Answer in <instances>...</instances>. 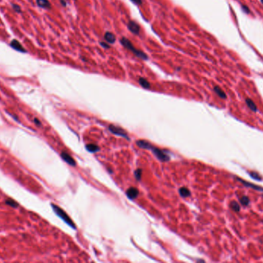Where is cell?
Returning <instances> with one entry per match:
<instances>
[{
    "instance_id": "cell-1",
    "label": "cell",
    "mask_w": 263,
    "mask_h": 263,
    "mask_svg": "<svg viewBox=\"0 0 263 263\" xmlns=\"http://www.w3.org/2000/svg\"><path fill=\"white\" fill-rule=\"evenodd\" d=\"M138 145H139V147L141 148L152 150V153L154 154L157 157V158L161 161L166 162V161H169L170 157L166 152H165V151L161 149H159L157 147H153L152 144H150L148 142L146 141H140L139 143H138Z\"/></svg>"
},
{
    "instance_id": "cell-2",
    "label": "cell",
    "mask_w": 263,
    "mask_h": 263,
    "mask_svg": "<svg viewBox=\"0 0 263 263\" xmlns=\"http://www.w3.org/2000/svg\"><path fill=\"white\" fill-rule=\"evenodd\" d=\"M120 43H121L122 45L127 49L129 51H130L131 53H133L135 57L140 58V59H143V60H147L148 59V56L146 53H145L144 52L141 51L140 49H138L135 47L133 44L132 43V42L130 40L127 39L125 37H122L120 39Z\"/></svg>"
},
{
    "instance_id": "cell-3",
    "label": "cell",
    "mask_w": 263,
    "mask_h": 263,
    "mask_svg": "<svg viewBox=\"0 0 263 263\" xmlns=\"http://www.w3.org/2000/svg\"><path fill=\"white\" fill-rule=\"evenodd\" d=\"M51 206H52V208H53V211L55 212V214H56L59 217V218H62V219H63V220L64 221V222H66V224H68V225L71 226L72 228L76 229V226H75V224L73 223V222L72 221V219H71V218L68 217V214H66V212H64V211H63L62 208H59V207L57 206V205H55V204H51Z\"/></svg>"
},
{
    "instance_id": "cell-4",
    "label": "cell",
    "mask_w": 263,
    "mask_h": 263,
    "mask_svg": "<svg viewBox=\"0 0 263 263\" xmlns=\"http://www.w3.org/2000/svg\"><path fill=\"white\" fill-rule=\"evenodd\" d=\"M109 130L112 133V134H115V135H118V136H120V137H123V138H125L129 140V137L127 136L126 132L123 129H122L121 128H119V127H116L115 125H109Z\"/></svg>"
},
{
    "instance_id": "cell-5",
    "label": "cell",
    "mask_w": 263,
    "mask_h": 263,
    "mask_svg": "<svg viewBox=\"0 0 263 263\" xmlns=\"http://www.w3.org/2000/svg\"><path fill=\"white\" fill-rule=\"evenodd\" d=\"M127 27L129 31L135 35H138L140 33V26L136 22L133 21V20H129L127 23Z\"/></svg>"
},
{
    "instance_id": "cell-6",
    "label": "cell",
    "mask_w": 263,
    "mask_h": 263,
    "mask_svg": "<svg viewBox=\"0 0 263 263\" xmlns=\"http://www.w3.org/2000/svg\"><path fill=\"white\" fill-rule=\"evenodd\" d=\"M10 46L11 47L13 48L14 49H16L17 51L22 52V53H26V50L25 49V48L21 45V43L19 42L16 40V39H13L12 40V42L10 43Z\"/></svg>"
},
{
    "instance_id": "cell-7",
    "label": "cell",
    "mask_w": 263,
    "mask_h": 263,
    "mask_svg": "<svg viewBox=\"0 0 263 263\" xmlns=\"http://www.w3.org/2000/svg\"><path fill=\"white\" fill-rule=\"evenodd\" d=\"M61 157L63 159V161H65L66 163H68L69 165H72V166H75L76 165V161L75 160L71 157L68 154L66 153V152H62L61 154Z\"/></svg>"
},
{
    "instance_id": "cell-8",
    "label": "cell",
    "mask_w": 263,
    "mask_h": 263,
    "mask_svg": "<svg viewBox=\"0 0 263 263\" xmlns=\"http://www.w3.org/2000/svg\"><path fill=\"white\" fill-rule=\"evenodd\" d=\"M104 39L109 44H113L116 41V37H115V34H113L112 33H110V32H106L105 33V35H104Z\"/></svg>"
},
{
    "instance_id": "cell-9",
    "label": "cell",
    "mask_w": 263,
    "mask_h": 263,
    "mask_svg": "<svg viewBox=\"0 0 263 263\" xmlns=\"http://www.w3.org/2000/svg\"><path fill=\"white\" fill-rule=\"evenodd\" d=\"M138 194V191L135 188H130L126 191V195L129 199H136Z\"/></svg>"
},
{
    "instance_id": "cell-10",
    "label": "cell",
    "mask_w": 263,
    "mask_h": 263,
    "mask_svg": "<svg viewBox=\"0 0 263 263\" xmlns=\"http://www.w3.org/2000/svg\"><path fill=\"white\" fill-rule=\"evenodd\" d=\"M36 4L41 8L49 9L51 8V3L48 0H36Z\"/></svg>"
},
{
    "instance_id": "cell-11",
    "label": "cell",
    "mask_w": 263,
    "mask_h": 263,
    "mask_svg": "<svg viewBox=\"0 0 263 263\" xmlns=\"http://www.w3.org/2000/svg\"><path fill=\"white\" fill-rule=\"evenodd\" d=\"M138 83L145 89H149L151 86L149 82L146 78H144V77H139V79H138Z\"/></svg>"
},
{
    "instance_id": "cell-12",
    "label": "cell",
    "mask_w": 263,
    "mask_h": 263,
    "mask_svg": "<svg viewBox=\"0 0 263 263\" xmlns=\"http://www.w3.org/2000/svg\"><path fill=\"white\" fill-rule=\"evenodd\" d=\"M214 91L215 92L217 95H218L219 97H221L222 99H226L227 98V96H226V93L224 91H222V89L218 86H214Z\"/></svg>"
},
{
    "instance_id": "cell-13",
    "label": "cell",
    "mask_w": 263,
    "mask_h": 263,
    "mask_svg": "<svg viewBox=\"0 0 263 263\" xmlns=\"http://www.w3.org/2000/svg\"><path fill=\"white\" fill-rule=\"evenodd\" d=\"M246 103L250 110H252V111H254V112H257V110H258L257 107H256V105H255V103H254L253 101L251 100V99H249V98L246 99Z\"/></svg>"
},
{
    "instance_id": "cell-14",
    "label": "cell",
    "mask_w": 263,
    "mask_h": 263,
    "mask_svg": "<svg viewBox=\"0 0 263 263\" xmlns=\"http://www.w3.org/2000/svg\"><path fill=\"white\" fill-rule=\"evenodd\" d=\"M238 180H239V181H241V182H242V184H243V185H245V186H246V187H250V188H252L255 189V190L261 191H263V188H262V187L257 186V185H251V184H249V183L247 182V181H243V180H242V179L238 178Z\"/></svg>"
},
{
    "instance_id": "cell-15",
    "label": "cell",
    "mask_w": 263,
    "mask_h": 263,
    "mask_svg": "<svg viewBox=\"0 0 263 263\" xmlns=\"http://www.w3.org/2000/svg\"><path fill=\"white\" fill-rule=\"evenodd\" d=\"M179 192L180 195H181L182 197H183V198H186V197L190 196V194H191L190 191H189L188 188H185V187L181 188L179 190Z\"/></svg>"
},
{
    "instance_id": "cell-16",
    "label": "cell",
    "mask_w": 263,
    "mask_h": 263,
    "mask_svg": "<svg viewBox=\"0 0 263 263\" xmlns=\"http://www.w3.org/2000/svg\"><path fill=\"white\" fill-rule=\"evenodd\" d=\"M86 149L91 153H96V152L99 151V147L96 144H88V145H86Z\"/></svg>"
},
{
    "instance_id": "cell-17",
    "label": "cell",
    "mask_w": 263,
    "mask_h": 263,
    "mask_svg": "<svg viewBox=\"0 0 263 263\" xmlns=\"http://www.w3.org/2000/svg\"><path fill=\"white\" fill-rule=\"evenodd\" d=\"M230 208L236 212H239L240 211V209H241L239 204L236 202V201H234L230 203Z\"/></svg>"
},
{
    "instance_id": "cell-18",
    "label": "cell",
    "mask_w": 263,
    "mask_h": 263,
    "mask_svg": "<svg viewBox=\"0 0 263 263\" xmlns=\"http://www.w3.org/2000/svg\"><path fill=\"white\" fill-rule=\"evenodd\" d=\"M5 202H6V204H8V205L12 207V208H17L19 206V204L16 202V201L12 199H7Z\"/></svg>"
},
{
    "instance_id": "cell-19",
    "label": "cell",
    "mask_w": 263,
    "mask_h": 263,
    "mask_svg": "<svg viewBox=\"0 0 263 263\" xmlns=\"http://www.w3.org/2000/svg\"><path fill=\"white\" fill-rule=\"evenodd\" d=\"M239 201H240V203L242 204V205H244V206H247V205H249L250 203L249 199V197H247V196L241 197L239 199Z\"/></svg>"
},
{
    "instance_id": "cell-20",
    "label": "cell",
    "mask_w": 263,
    "mask_h": 263,
    "mask_svg": "<svg viewBox=\"0 0 263 263\" xmlns=\"http://www.w3.org/2000/svg\"><path fill=\"white\" fill-rule=\"evenodd\" d=\"M249 175L251 176V178L255 180H257V181H262V178H261V176L258 174V173L255 172V171H251V172H249Z\"/></svg>"
},
{
    "instance_id": "cell-21",
    "label": "cell",
    "mask_w": 263,
    "mask_h": 263,
    "mask_svg": "<svg viewBox=\"0 0 263 263\" xmlns=\"http://www.w3.org/2000/svg\"><path fill=\"white\" fill-rule=\"evenodd\" d=\"M142 169H137L136 171H135V177L137 180H140L141 175H142Z\"/></svg>"
},
{
    "instance_id": "cell-22",
    "label": "cell",
    "mask_w": 263,
    "mask_h": 263,
    "mask_svg": "<svg viewBox=\"0 0 263 263\" xmlns=\"http://www.w3.org/2000/svg\"><path fill=\"white\" fill-rule=\"evenodd\" d=\"M12 8H13V9L15 10L16 12H19V13H20V12H22L21 8H20L19 6H18V5H16V4H12Z\"/></svg>"
},
{
    "instance_id": "cell-23",
    "label": "cell",
    "mask_w": 263,
    "mask_h": 263,
    "mask_svg": "<svg viewBox=\"0 0 263 263\" xmlns=\"http://www.w3.org/2000/svg\"><path fill=\"white\" fill-rule=\"evenodd\" d=\"M100 46H102L104 49H109L110 48V46H109V43H104V42H100L99 43Z\"/></svg>"
},
{
    "instance_id": "cell-24",
    "label": "cell",
    "mask_w": 263,
    "mask_h": 263,
    "mask_svg": "<svg viewBox=\"0 0 263 263\" xmlns=\"http://www.w3.org/2000/svg\"><path fill=\"white\" fill-rule=\"evenodd\" d=\"M242 9L243 10L244 12H246V14H249L250 13V9H249L247 6H245V5H242Z\"/></svg>"
},
{
    "instance_id": "cell-25",
    "label": "cell",
    "mask_w": 263,
    "mask_h": 263,
    "mask_svg": "<svg viewBox=\"0 0 263 263\" xmlns=\"http://www.w3.org/2000/svg\"><path fill=\"white\" fill-rule=\"evenodd\" d=\"M131 2H133L134 4L140 6V5H142V0H131Z\"/></svg>"
},
{
    "instance_id": "cell-26",
    "label": "cell",
    "mask_w": 263,
    "mask_h": 263,
    "mask_svg": "<svg viewBox=\"0 0 263 263\" xmlns=\"http://www.w3.org/2000/svg\"><path fill=\"white\" fill-rule=\"evenodd\" d=\"M34 121H35V124H37L38 126H41V125H42L41 123H40V122H39V120H38L37 118H35V119H34Z\"/></svg>"
},
{
    "instance_id": "cell-27",
    "label": "cell",
    "mask_w": 263,
    "mask_h": 263,
    "mask_svg": "<svg viewBox=\"0 0 263 263\" xmlns=\"http://www.w3.org/2000/svg\"><path fill=\"white\" fill-rule=\"evenodd\" d=\"M60 2H61V4L63 5V6H64V7H66V6H67L66 2V1H65V0H60Z\"/></svg>"
},
{
    "instance_id": "cell-28",
    "label": "cell",
    "mask_w": 263,
    "mask_h": 263,
    "mask_svg": "<svg viewBox=\"0 0 263 263\" xmlns=\"http://www.w3.org/2000/svg\"><path fill=\"white\" fill-rule=\"evenodd\" d=\"M261 2H262V4H263V0H261Z\"/></svg>"
}]
</instances>
